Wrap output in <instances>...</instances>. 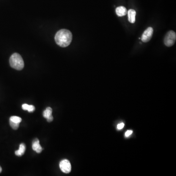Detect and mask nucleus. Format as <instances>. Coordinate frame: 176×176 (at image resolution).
I'll list each match as a JSON object with an SVG mask.
<instances>
[{
  "instance_id": "obj_1",
  "label": "nucleus",
  "mask_w": 176,
  "mask_h": 176,
  "mask_svg": "<svg viewBox=\"0 0 176 176\" xmlns=\"http://www.w3.org/2000/svg\"><path fill=\"white\" fill-rule=\"evenodd\" d=\"M55 39L58 46L65 48L70 45L72 42L73 35L70 30L62 29L59 30L56 33Z\"/></svg>"
},
{
  "instance_id": "obj_2",
  "label": "nucleus",
  "mask_w": 176,
  "mask_h": 176,
  "mask_svg": "<svg viewBox=\"0 0 176 176\" xmlns=\"http://www.w3.org/2000/svg\"><path fill=\"white\" fill-rule=\"evenodd\" d=\"M10 65L15 70L20 71L24 67V62L22 56L17 53H15L11 56L9 59Z\"/></svg>"
},
{
  "instance_id": "obj_3",
  "label": "nucleus",
  "mask_w": 176,
  "mask_h": 176,
  "mask_svg": "<svg viewBox=\"0 0 176 176\" xmlns=\"http://www.w3.org/2000/svg\"><path fill=\"white\" fill-rule=\"evenodd\" d=\"M176 40V34L175 32L172 30L168 31L166 34L164 39V43L165 45L167 46H171L174 45Z\"/></svg>"
},
{
  "instance_id": "obj_4",
  "label": "nucleus",
  "mask_w": 176,
  "mask_h": 176,
  "mask_svg": "<svg viewBox=\"0 0 176 176\" xmlns=\"http://www.w3.org/2000/svg\"><path fill=\"white\" fill-rule=\"evenodd\" d=\"M59 167L61 170L66 174H68L71 171L72 166L70 161L68 160H63L60 162Z\"/></svg>"
},
{
  "instance_id": "obj_5",
  "label": "nucleus",
  "mask_w": 176,
  "mask_h": 176,
  "mask_svg": "<svg viewBox=\"0 0 176 176\" xmlns=\"http://www.w3.org/2000/svg\"><path fill=\"white\" fill-rule=\"evenodd\" d=\"M153 34V28L149 27L147 29L143 34L141 36V40L143 42H145V43L149 42L151 39L152 38Z\"/></svg>"
},
{
  "instance_id": "obj_6",
  "label": "nucleus",
  "mask_w": 176,
  "mask_h": 176,
  "mask_svg": "<svg viewBox=\"0 0 176 176\" xmlns=\"http://www.w3.org/2000/svg\"><path fill=\"white\" fill-rule=\"evenodd\" d=\"M52 110L51 107H47L43 112V117L46 118L48 122H51L53 121V117L52 116Z\"/></svg>"
},
{
  "instance_id": "obj_7",
  "label": "nucleus",
  "mask_w": 176,
  "mask_h": 176,
  "mask_svg": "<svg viewBox=\"0 0 176 176\" xmlns=\"http://www.w3.org/2000/svg\"><path fill=\"white\" fill-rule=\"evenodd\" d=\"M32 148L33 149L34 151L37 153H41L43 150L42 147L40 144V141L38 139H35L33 141V144H32Z\"/></svg>"
},
{
  "instance_id": "obj_8",
  "label": "nucleus",
  "mask_w": 176,
  "mask_h": 176,
  "mask_svg": "<svg viewBox=\"0 0 176 176\" xmlns=\"http://www.w3.org/2000/svg\"><path fill=\"white\" fill-rule=\"evenodd\" d=\"M128 20L131 23H134L136 21V11L134 9H130L128 11Z\"/></svg>"
},
{
  "instance_id": "obj_9",
  "label": "nucleus",
  "mask_w": 176,
  "mask_h": 176,
  "mask_svg": "<svg viewBox=\"0 0 176 176\" xmlns=\"http://www.w3.org/2000/svg\"><path fill=\"white\" fill-rule=\"evenodd\" d=\"M116 12L117 16H118L119 17L125 16L127 13V11L126 8H125L124 7H123V6L117 7V8H116Z\"/></svg>"
},
{
  "instance_id": "obj_10",
  "label": "nucleus",
  "mask_w": 176,
  "mask_h": 176,
  "mask_svg": "<svg viewBox=\"0 0 176 176\" xmlns=\"http://www.w3.org/2000/svg\"><path fill=\"white\" fill-rule=\"evenodd\" d=\"M26 145L23 143H22L19 146V149L18 150L16 151L15 154L17 156H21L24 154L26 151Z\"/></svg>"
},
{
  "instance_id": "obj_11",
  "label": "nucleus",
  "mask_w": 176,
  "mask_h": 176,
  "mask_svg": "<svg viewBox=\"0 0 176 176\" xmlns=\"http://www.w3.org/2000/svg\"><path fill=\"white\" fill-rule=\"evenodd\" d=\"M22 109L24 111H28L29 112H32L35 110V107L33 105H29L27 104L22 105Z\"/></svg>"
},
{
  "instance_id": "obj_12",
  "label": "nucleus",
  "mask_w": 176,
  "mask_h": 176,
  "mask_svg": "<svg viewBox=\"0 0 176 176\" xmlns=\"http://www.w3.org/2000/svg\"><path fill=\"white\" fill-rule=\"evenodd\" d=\"M9 121L14 122L15 123H20L22 121V118L17 116H12L10 118Z\"/></svg>"
},
{
  "instance_id": "obj_13",
  "label": "nucleus",
  "mask_w": 176,
  "mask_h": 176,
  "mask_svg": "<svg viewBox=\"0 0 176 176\" xmlns=\"http://www.w3.org/2000/svg\"><path fill=\"white\" fill-rule=\"evenodd\" d=\"M9 124H10L11 126V127L13 129H14V130H17L19 126V124L20 123H15L14 122L9 121Z\"/></svg>"
},
{
  "instance_id": "obj_14",
  "label": "nucleus",
  "mask_w": 176,
  "mask_h": 176,
  "mask_svg": "<svg viewBox=\"0 0 176 176\" xmlns=\"http://www.w3.org/2000/svg\"><path fill=\"white\" fill-rule=\"evenodd\" d=\"M124 126V124L123 123H121L120 124H118L117 125V128L118 130H121L123 128Z\"/></svg>"
},
{
  "instance_id": "obj_15",
  "label": "nucleus",
  "mask_w": 176,
  "mask_h": 176,
  "mask_svg": "<svg viewBox=\"0 0 176 176\" xmlns=\"http://www.w3.org/2000/svg\"><path fill=\"white\" fill-rule=\"evenodd\" d=\"M132 133H133V131L132 130H128V131H127L125 133V136L126 137H129V136H130L132 134Z\"/></svg>"
},
{
  "instance_id": "obj_16",
  "label": "nucleus",
  "mask_w": 176,
  "mask_h": 176,
  "mask_svg": "<svg viewBox=\"0 0 176 176\" xmlns=\"http://www.w3.org/2000/svg\"><path fill=\"white\" fill-rule=\"evenodd\" d=\"M2 168L0 166V173L2 172Z\"/></svg>"
}]
</instances>
